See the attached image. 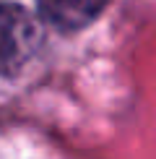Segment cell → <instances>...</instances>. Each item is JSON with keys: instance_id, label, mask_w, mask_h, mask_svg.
<instances>
[{"instance_id": "7a4b0ae2", "label": "cell", "mask_w": 156, "mask_h": 159, "mask_svg": "<svg viewBox=\"0 0 156 159\" xmlns=\"http://www.w3.org/2000/svg\"><path fill=\"white\" fill-rule=\"evenodd\" d=\"M109 5V0H39L42 18L55 29L76 31L89 26Z\"/></svg>"}, {"instance_id": "6da1fadb", "label": "cell", "mask_w": 156, "mask_h": 159, "mask_svg": "<svg viewBox=\"0 0 156 159\" xmlns=\"http://www.w3.org/2000/svg\"><path fill=\"white\" fill-rule=\"evenodd\" d=\"M39 24L29 11L0 3V73H16L39 47Z\"/></svg>"}]
</instances>
